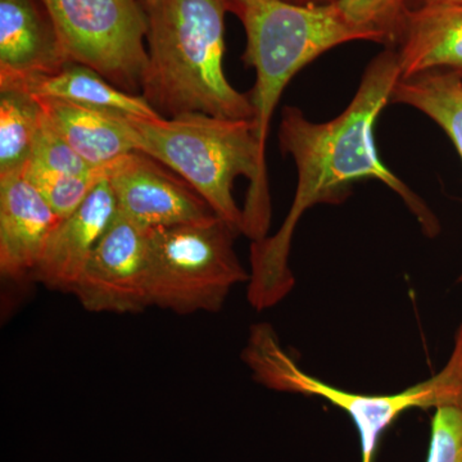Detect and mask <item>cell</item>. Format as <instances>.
<instances>
[{
    "mask_svg": "<svg viewBox=\"0 0 462 462\" xmlns=\"http://www.w3.org/2000/svg\"><path fill=\"white\" fill-rule=\"evenodd\" d=\"M400 80L396 51L388 47L367 65L354 99L334 120L312 123L300 108H282L279 147L296 162L298 184L281 229L251 245L248 300L257 311L278 305L294 287L288 260L302 215L316 205L345 202L355 181H382L403 199L428 236L439 233L436 215L383 163L376 149L375 125Z\"/></svg>",
    "mask_w": 462,
    "mask_h": 462,
    "instance_id": "cell-1",
    "label": "cell"
},
{
    "mask_svg": "<svg viewBox=\"0 0 462 462\" xmlns=\"http://www.w3.org/2000/svg\"><path fill=\"white\" fill-rule=\"evenodd\" d=\"M136 151L181 176L216 216L252 242L266 238L272 221L266 154L254 120L206 114L173 118L124 114Z\"/></svg>",
    "mask_w": 462,
    "mask_h": 462,
    "instance_id": "cell-2",
    "label": "cell"
},
{
    "mask_svg": "<svg viewBox=\"0 0 462 462\" xmlns=\"http://www.w3.org/2000/svg\"><path fill=\"white\" fill-rule=\"evenodd\" d=\"M145 23L148 62L141 96L162 118L206 114L254 120L249 93L224 69L229 0H138Z\"/></svg>",
    "mask_w": 462,
    "mask_h": 462,
    "instance_id": "cell-3",
    "label": "cell"
},
{
    "mask_svg": "<svg viewBox=\"0 0 462 462\" xmlns=\"http://www.w3.org/2000/svg\"><path fill=\"white\" fill-rule=\"evenodd\" d=\"M229 5L230 14L239 18L247 36L243 62L256 69V84L249 97L264 154L276 106L303 67L346 42L385 44L379 32L352 23L338 3L307 7L282 0H229Z\"/></svg>",
    "mask_w": 462,
    "mask_h": 462,
    "instance_id": "cell-4",
    "label": "cell"
},
{
    "mask_svg": "<svg viewBox=\"0 0 462 462\" xmlns=\"http://www.w3.org/2000/svg\"><path fill=\"white\" fill-rule=\"evenodd\" d=\"M242 357L264 387L321 397L348 413L360 436L361 462H374L383 434L407 410L462 406V322L442 370L401 393H352L321 382L298 366L269 324L252 328Z\"/></svg>",
    "mask_w": 462,
    "mask_h": 462,
    "instance_id": "cell-5",
    "label": "cell"
},
{
    "mask_svg": "<svg viewBox=\"0 0 462 462\" xmlns=\"http://www.w3.org/2000/svg\"><path fill=\"white\" fill-rule=\"evenodd\" d=\"M239 236L220 217L151 229L152 307L178 315L221 311L231 289L249 282L234 248Z\"/></svg>",
    "mask_w": 462,
    "mask_h": 462,
    "instance_id": "cell-6",
    "label": "cell"
},
{
    "mask_svg": "<svg viewBox=\"0 0 462 462\" xmlns=\"http://www.w3.org/2000/svg\"><path fill=\"white\" fill-rule=\"evenodd\" d=\"M69 62L89 67L130 94H141L147 67L145 23L138 0H42Z\"/></svg>",
    "mask_w": 462,
    "mask_h": 462,
    "instance_id": "cell-7",
    "label": "cell"
},
{
    "mask_svg": "<svg viewBox=\"0 0 462 462\" xmlns=\"http://www.w3.org/2000/svg\"><path fill=\"white\" fill-rule=\"evenodd\" d=\"M149 233L151 229L117 211L72 291L84 310L126 315L152 307Z\"/></svg>",
    "mask_w": 462,
    "mask_h": 462,
    "instance_id": "cell-8",
    "label": "cell"
},
{
    "mask_svg": "<svg viewBox=\"0 0 462 462\" xmlns=\"http://www.w3.org/2000/svg\"><path fill=\"white\" fill-rule=\"evenodd\" d=\"M120 214L148 229L218 217L181 176L142 151L103 167Z\"/></svg>",
    "mask_w": 462,
    "mask_h": 462,
    "instance_id": "cell-9",
    "label": "cell"
},
{
    "mask_svg": "<svg viewBox=\"0 0 462 462\" xmlns=\"http://www.w3.org/2000/svg\"><path fill=\"white\" fill-rule=\"evenodd\" d=\"M117 211L114 191L103 178L83 205L63 217L51 231L32 281L50 291L72 294L94 248Z\"/></svg>",
    "mask_w": 462,
    "mask_h": 462,
    "instance_id": "cell-10",
    "label": "cell"
},
{
    "mask_svg": "<svg viewBox=\"0 0 462 462\" xmlns=\"http://www.w3.org/2000/svg\"><path fill=\"white\" fill-rule=\"evenodd\" d=\"M60 217L23 173L0 176V275L32 279L45 243Z\"/></svg>",
    "mask_w": 462,
    "mask_h": 462,
    "instance_id": "cell-11",
    "label": "cell"
},
{
    "mask_svg": "<svg viewBox=\"0 0 462 462\" xmlns=\"http://www.w3.org/2000/svg\"><path fill=\"white\" fill-rule=\"evenodd\" d=\"M69 63L42 0H0V85L56 74Z\"/></svg>",
    "mask_w": 462,
    "mask_h": 462,
    "instance_id": "cell-12",
    "label": "cell"
},
{
    "mask_svg": "<svg viewBox=\"0 0 462 462\" xmlns=\"http://www.w3.org/2000/svg\"><path fill=\"white\" fill-rule=\"evenodd\" d=\"M392 48L401 79L437 69L462 79V5L407 9Z\"/></svg>",
    "mask_w": 462,
    "mask_h": 462,
    "instance_id": "cell-13",
    "label": "cell"
},
{
    "mask_svg": "<svg viewBox=\"0 0 462 462\" xmlns=\"http://www.w3.org/2000/svg\"><path fill=\"white\" fill-rule=\"evenodd\" d=\"M38 99L51 129L93 169H103L136 151L124 112L60 99Z\"/></svg>",
    "mask_w": 462,
    "mask_h": 462,
    "instance_id": "cell-14",
    "label": "cell"
},
{
    "mask_svg": "<svg viewBox=\"0 0 462 462\" xmlns=\"http://www.w3.org/2000/svg\"><path fill=\"white\" fill-rule=\"evenodd\" d=\"M0 88H17L38 98L66 100L76 105L124 112L149 120L162 118L141 94H130L118 89L98 72L79 63H69L56 74L32 76L0 85Z\"/></svg>",
    "mask_w": 462,
    "mask_h": 462,
    "instance_id": "cell-15",
    "label": "cell"
},
{
    "mask_svg": "<svg viewBox=\"0 0 462 462\" xmlns=\"http://www.w3.org/2000/svg\"><path fill=\"white\" fill-rule=\"evenodd\" d=\"M391 103L410 106L430 117L454 143L462 161V79L439 69L401 79Z\"/></svg>",
    "mask_w": 462,
    "mask_h": 462,
    "instance_id": "cell-16",
    "label": "cell"
},
{
    "mask_svg": "<svg viewBox=\"0 0 462 462\" xmlns=\"http://www.w3.org/2000/svg\"><path fill=\"white\" fill-rule=\"evenodd\" d=\"M42 124L36 97L17 88H0V176L23 172Z\"/></svg>",
    "mask_w": 462,
    "mask_h": 462,
    "instance_id": "cell-17",
    "label": "cell"
},
{
    "mask_svg": "<svg viewBox=\"0 0 462 462\" xmlns=\"http://www.w3.org/2000/svg\"><path fill=\"white\" fill-rule=\"evenodd\" d=\"M23 176L39 190L60 217H67L83 205L105 176L103 169L75 175L26 167Z\"/></svg>",
    "mask_w": 462,
    "mask_h": 462,
    "instance_id": "cell-18",
    "label": "cell"
},
{
    "mask_svg": "<svg viewBox=\"0 0 462 462\" xmlns=\"http://www.w3.org/2000/svg\"><path fill=\"white\" fill-rule=\"evenodd\" d=\"M337 3L356 25L379 32L387 47L394 44L406 14V0H338Z\"/></svg>",
    "mask_w": 462,
    "mask_h": 462,
    "instance_id": "cell-19",
    "label": "cell"
},
{
    "mask_svg": "<svg viewBox=\"0 0 462 462\" xmlns=\"http://www.w3.org/2000/svg\"><path fill=\"white\" fill-rule=\"evenodd\" d=\"M26 167L75 175L97 170L88 165L83 158L51 129V125L45 120L44 114L41 130L33 143L32 157Z\"/></svg>",
    "mask_w": 462,
    "mask_h": 462,
    "instance_id": "cell-20",
    "label": "cell"
},
{
    "mask_svg": "<svg viewBox=\"0 0 462 462\" xmlns=\"http://www.w3.org/2000/svg\"><path fill=\"white\" fill-rule=\"evenodd\" d=\"M425 462H462V406L436 409Z\"/></svg>",
    "mask_w": 462,
    "mask_h": 462,
    "instance_id": "cell-21",
    "label": "cell"
},
{
    "mask_svg": "<svg viewBox=\"0 0 462 462\" xmlns=\"http://www.w3.org/2000/svg\"><path fill=\"white\" fill-rule=\"evenodd\" d=\"M462 5V0H406L407 9L434 7V5Z\"/></svg>",
    "mask_w": 462,
    "mask_h": 462,
    "instance_id": "cell-22",
    "label": "cell"
},
{
    "mask_svg": "<svg viewBox=\"0 0 462 462\" xmlns=\"http://www.w3.org/2000/svg\"><path fill=\"white\" fill-rule=\"evenodd\" d=\"M337 2H338V0H337Z\"/></svg>",
    "mask_w": 462,
    "mask_h": 462,
    "instance_id": "cell-23",
    "label": "cell"
}]
</instances>
